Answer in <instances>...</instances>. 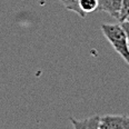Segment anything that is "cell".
<instances>
[{"label":"cell","instance_id":"obj_1","mask_svg":"<svg viewBox=\"0 0 129 129\" xmlns=\"http://www.w3.org/2000/svg\"><path fill=\"white\" fill-rule=\"evenodd\" d=\"M101 31L110 45L114 47V49L121 56L126 62L129 63V41L121 25L103 23Z\"/></svg>","mask_w":129,"mask_h":129},{"label":"cell","instance_id":"obj_2","mask_svg":"<svg viewBox=\"0 0 129 129\" xmlns=\"http://www.w3.org/2000/svg\"><path fill=\"white\" fill-rule=\"evenodd\" d=\"M100 129H129V116L106 115L100 117Z\"/></svg>","mask_w":129,"mask_h":129},{"label":"cell","instance_id":"obj_3","mask_svg":"<svg viewBox=\"0 0 129 129\" xmlns=\"http://www.w3.org/2000/svg\"><path fill=\"white\" fill-rule=\"evenodd\" d=\"M98 10L99 11H105L112 18L118 19L121 7L122 0H98Z\"/></svg>","mask_w":129,"mask_h":129},{"label":"cell","instance_id":"obj_4","mask_svg":"<svg viewBox=\"0 0 129 129\" xmlns=\"http://www.w3.org/2000/svg\"><path fill=\"white\" fill-rule=\"evenodd\" d=\"M70 120L75 129H98L100 125V117L97 115L85 119H76L71 117Z\"/></svg>","mask_w":129,"mask_h":129},{"label":"cell","instance_id":"obj_5","mask_svg":"<svg viewBox=\"0 0 129 129\" xmlns=\"http://www.w3.org/2000/svg\"><path fill=\"white\" fill-rule=\"evenodd\" d=\"M79 8L81 10V12L85 15V17L88 13H91L93 11H96L98 9V0H79Z\"/></svg>","mask_w":129,"mask_h":129},{"label":"cell","instance_id":"obj_6","mask_svg":"<svg viewBox=\"0 0 129 129\" xmlns=\"http://www.w3.org/2000/svg\"><path fill=\"white\" fill-rule=\"evenodd\" d=\"M60 1H61L62 6L66 8V9L77 13L79 17L85 18V15L81 12V10H80V8H79V4H78L79 0H60Z\"/></svg>","mask_w":129,"mask_h":129},{"label":"cell","instance_id":"obj_7","mask_svg":"<svg viewBox=\"0 0 129 129\" xmlns=\"http://www.w3.org/2000/svg\"><path fill=\"white\" fill-rule=\"evenodd\" d=\"M117 20L119 21V22H123V21L129 20V0H122L119 16H118Z\"/></svg>","mask_w":129,"mask_h":129},{"label":"cell","instance_id":"obj_8","mask_svg":"<svg viewBox=\"0 0 129 129\" xmlns=\"http://www.w3.org/2000/svg\"><path fill=\"white\" fill-rule=\"evenodd\" d=\"M120 25H121V27L123 28V30H125L126 35H127L128 41H129V20H127V21H123V22H121Z\"/></svg>","mask_w":129,"mask_h":129}]
</instances>
